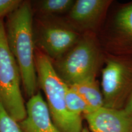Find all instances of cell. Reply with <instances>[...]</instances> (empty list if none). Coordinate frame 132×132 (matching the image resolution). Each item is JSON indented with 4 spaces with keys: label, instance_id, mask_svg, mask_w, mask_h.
Returning <instances> with one entry per match:
<instances>
[{
    "label": "cell",
    "instance_id": "5",
    "mask_svg": "<svg viewBox=\"0 0 132 132\" xmlns=\"http://www.w3.org/2000/svg\"><path fill=\"white\" fill-rule=\"evenodd\" d=\"M102 70L104 106L124 108L132 93V56L108 55Z\"/></svg>",
    "mask_w": 132,
    "mask_h": 132
},
{
    "label": "cell",
    "instance_id": "12",
    "mask_svg": "<svg viewBox=\"0 0 132 132\" xmlns=\"http://www.w3.org/2000/svg\"><path fill=\"white\" fill-rule=\"evenodd\" d=\"M65 101L69 112L77 118L82 119L84 115L92 111L82 97L69 86L66 90Z\"/></svg>",
    "mask_w": 132,
    "mask_h": 132
},
{
    "label": "cell",
    "instance_id": "3",
    "mask_svg": "<svg viewBox=\"0 0 132 132\" xmlns=\"http://www.w3.org/2000/svg\"><path fill=\"white\" fill-rule=\"evenodd\" d=\"M103 54L93 32H86L68 52L53 64L57 75L67 85L95 78Z\"/></svg>",
    "mask_w": 132,
    "mask_h": 132
},
{
    "label": "cell",
    "instance_id": "4",
    "mask_svg": "<svg viewBox=\"0 0 132 132\" xmlns=\"http://www.w3.org/2000/svg\"><path fill=\"white\" fill-rule=\"evenodd\" d=\"M21 83L19 67L7 45L4 20L0 19V103L18 122L26 116Z\"/></svg>",
    "mask_w": 132,
    "mask_h": 132
},
{
    "label": "cell",
    "instance_id": "1",
    "mask_svg": "<svg viewBox=\"0 0 132 132\" xmlns=\"http://www.w3.org/2000/svg\"><path fill=\"white\" fill-rule=\"evenodd\" d=\"M5 29L8 47L19 67L24 93L30 98L37 93L38 87L30 3L23 1L8 15Z\"/></svg>",
    "mask_w": 132,
    "mask_h": 132
},
{
    "label": "cell",
    "instance_id": "7",
    "mask_svg": "<svg viewBox=\"0 0 132 132\" xmlns=\"http://www.w3.org/2000/svg\"><path fill=\"white\" fill-rule=\"evenodd\" d=\"M83 117L90 132H132V115L123 108L103 106Z\"/></svg>",
    "mask_w": 132,
    "mask_h": 132
},
{
    "label": "cell",
    "instance_id": "2",
    "mask_svg": "<svg viewBox=\"0 0 132 132\" xmlns=\"http://www.w3.org/2000/svg\"><path fill=\"white\" fill-rule=\"evenodd\" d=\"M38 86L46 97V103L56 126L61 132H81L82 119L72 115L67 109L65 93L68 85L59 77L52 61L42 51L35 52Z\"/></svg>",
    "mask_w": 132,
    "mask_h": 132
},
{
    "label": "cell",
    "instance_id": "6",
    "mask_svg": "<svg viewBox=\"0 0 132 132\" xmlns=\"http://www.w3.org/2000/svg\"><path fill=\"white\" fill-rule=\"evenodd\" d=\"M81 37L73 28L62 24H51L43 28L38 42L40 50L52 61H56L68 52Z\"/></svg>",
    "mask_w": 132,
    "mask_h": 132
},
{
    "label": "cell",
    "instance_id": "15",
    "mask_svg": "<svg viewBox=\"0 0 132 132\" xmlns=\"http://www.w3.org/2000/svg\"><path fill=\"white\" fill-rule=\"evenodd\" d=\"M22 2L20 0H0V19L14 12Z\"/></svg>",
    "mask_w": 132,
    "mask_h": 132
},
{
    "label": "cell",
    "instance_id": "14",
    "mask_svg": "<svg viewBox=\"0 0 132 132\" xmlns=\"http://www.w3.org/2000/svg\"><path fill=\"white\" fill-rule=\"evenodd\" d=\"M0 132H22L19 122L6 111L0 103Z\"/></svg>",
    "mask_w": 132,
    "mask_h": 132
},
{
    "label": "cell",
    "instance_id": "10",
    "mask_svg": "<svg viewBox=\"0 0 132 132\" xmlns=\"http://www.w3.org/2000/svg\"><path fill=\"white\" fill-rule=\"evenodd\" d=\"M69 87L82 97L92 111L104 106L102 92L95 78L87 79Z\"/></svg>",
    "mask_w": 132,
    "mask_h": 132
},
{
    "label": "cell",
    "instance_id": "16",
    "mask_svg": "<svg viewBox=\"0 0 132 132\" xmlns=\"http://www.w3.org/2000/svg\"><path fill=\"white\" fill-rule=\"evenodd\" d=\"M123 109L127 112H128V113L132 115V93L130 95L129 98H128Z\"/></svg>",
    "mask_w": 132,
    "mask_h": 132
},
{
    "label": "cell",
    "instance_id": "13",
    "mask_svg": "<svg viewBox=\"0 0 132 132\" xmlns=\"http://www.w3.org/2000/svg\"><path fill=\"white\" fill-rule=\"evenodd\" d=\"M75 3L73 0H44L39 3V10L45 15H60L69 13Z\"/></svg>",
    "mask_w": 132,
    "mask_h": 132
},
{
    "label": "cell",
    "instance_id": "8",
    "mask_svg": "<svg viewBox=\"0 0 132 132\" xmlns=\"http://www.w3.org/2000/svg\"><path fill=\"white\" fill-rule=\"evenodd\" d=\"M113 1L111 0H77L69 11V20L80 30L93 32L98 27Z\"/></svg>",
    "mask_w": 132,
    "mask_h": 132
},
{
    "label": "cell",
    "instance_id": "17",
    "mask_svg": "<svg viewBox=\"0 0 132 132\" xmlns=\"http://www.w3.org/2000/svg\"><path fill=\"white\" fill-rule=\"evenodd\" d=\"M81 132H90V131H89V130L87 127H83Z\"/></svg>",
    "mask_w": 132,
    "mask_h": 132
},
{
    "label": "cell",
    "instance_id": "11",
    "mask_svg": "<svg viewBox=\"0 0 132 132\" xmlns=\"http://www.w3.org/2000/svg\"><path fill=\"white\" fill-rule=\"evenodd\" d=\"M117 35L122 40L132 43V4L120 9L114 20Z\"/></svg>",
    "mask_w": 132,
    "mask_h": 132
},
{
    "label": "cell",
    "instance_id": "9",
    "mask_svg": "<svg viewBox=\"0 0 132 132\" xmlns=\"http://www.w3.org/2000/svg\"><path fill=\"white\" fill-rule=\"evenodd\" d=\"M26 116L19 122L22 132H61L53 121L47 103L40 91L29 98Z\"/></svg>",
    "mask_w": 132,
    "mask_h": 132
}]
</instances>
